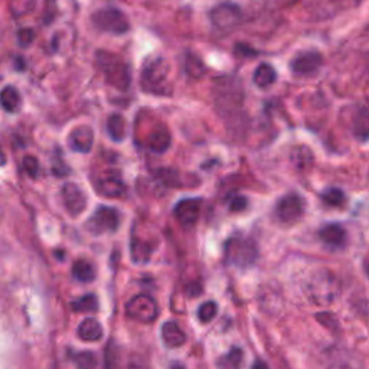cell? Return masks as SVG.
<instances>
[{
    "label": "cell",
    "mask_w": 369,
    "mask_h": 369,
    "mask_svg": "<svg viewBox=\"0 0 369 369\" xmlns=\"http://www.w3.org/2000/svg\"><path fill=\"white\" fill-rule=\"evenodd\" d=\"M97 64L100 69L104 72L108 84L123 91L129 90L132 83V75L130 68L125 61L107 51H100L97 54Z\"/></svg>",
    "instance_id": "1"
},
{
    "label": "cell",
    "mask_w": 369,
    "mask_h": 369,
    "mask_svg": "<svg viewBox=\"0 0 369 369\" xmlns=\"http://www.w3.org/2000/svg\"><path fill=\"white\" fill-rule=\"evenodd\" d=\"M225 260L228 264L239 267V268H249L254 266V263L259 259V249L257 244L245 237H232L225 242Z\"/></svg>",
    "instance_id": "2"
},
{
    "label": "cell",
    "mask_w": 369,
    "mask_h": 369,
    "mask_svg": "<svg viewBox=\"0 0 369 369\" xmlns=\"http://www.w3.org/2000/svg\"><path fill=\"white\" fill-rule=\"evenodd\" d=\"M214 93L217 107L221 111H235L241 108L244 103V89L239 83V79L232 75L220 78L215 84Z\"/></svg>",
    "instance_id": "3"
},
{
    "label": "cell",
    "mask_w": 369,
    "mask_h": 369,
    "mask_svg": "<svg viewBox=\"0 0 369 369\" xmlns=\"http://www.w3.org/2000/svg\"><path fill=\"white\" fill-rule=\"evenodd\" d=\"M93 23L97 29L113 35H123L130 29L127 16L114 8L97 11L93 15Z\"/></svg>",
    "instance_id": "4"
},
{
    "label": "cell",
    "mask_w": 369,
    "mask_h": 369,
    "mask_svg": "<svg viewBox=\"0 0 369 369\" xmlns=\"http://www.w3.org/2000/svg\"><path fill=\"white\" fill-rule=\"evenodd\" d=\"M210 21L220 32H229L242 22V11L235 4H221L210 11Z\"/></svg>",
    "instance_id": "5"
},
{
    "label": "cell",
    "mask_w": 369,
    "mask_h": 369,
    "mask_svg": "<svg viewBox=\"0 0 369 369\" xmlns=\"http://www.w3.org/2000/svg\"><path fill=\"white\" fill-rule=\"evenodd\" d=\"M120 225V214L117 210L110 207H100L94 215L89 220L87 228L94 235L104 232H114Z\"/></svg>",
    "instance_id": "6"
},
{
    "label": "cell",
    "mask_w": 369,
    "mask_h": 369,
    "mask_svg": "<svg viewBox=\"0 0 369 369\" xmlns=\"http://www.w3.org/2000/svg\"><path fill=\"white\" fill-rule=\"evenodd\" d=\"M305 212V200L296 195L290 193L281 198L276 207L277 218L284 224H295L302 218Z\"/></svg>",
    "instance_id": "7"
},
{
    "label": "cell",
    "mask_w": 369,
    "mask_h": 369,
    "mask_svg": "<svg viewBox=\"0 0 369 369\" xmlns=\"http://www.w3.org/2000/svg\"><path fill=\"white\" fill-rule=\"evenodd\" d=\"M126 313L133 320L150 323L157 317V305L150 296L139 295L127 303Z\"/></svg>",
    "instance_id": "8"
},
{
    "label": "cell",
    "mask_w": 369,
    "mask_h": 369,
    "mask_svg": "<svg viewBox=\"0 0 369 369\" xmlns=\"http://www.w3.org/2000/svg\"><path fill=\"white\" fill-rule=\"evenodd\" d=\"M168 71H169V67L165 59L157 58V59L150 61L143 69V76H142L143 87L147 91L156 93L154 89H160L161 84L165 83Z\"/></svg>",
    "instance_id": "9"
},
{
    "label": "cell",
    "mask_w": 369,
    "mask_h": 369,
    "mask_svg": "<svg viewBox=\"0 0 369 369\" xmlns=\"http://www.w3.org/2000/svg\"><path fill=\"white\" fill-rule=\"evenodd\" d=\"M200 205H202L200 199H196V198L183 199L176 203V207L174 210V215L183 228H192L199 218Z\"/></svg>",
    "instance_id": "10"
},
{
    "label": "cell",
    "mask_w": 369,
    "mask_h": 369,
    "mask_svg": "<svg viewBox=\"0 0 369 369\" xmlns=\"http://www.w3.org/2000/svg\"><path fill=\"white\" fill-rule=\"evenodd\" d=\"M62 200H64V205L67 211L76 217L79 215L81 212H83L87 207V198L84 195V192L81 191L76 185L74 183H67L62 186Z\"/></svg>",
    "instance_id": "11"
},
{
    "label": "cell",
    "mask_w": 369,
    "mask_h": 369,
    "mask_svg": "<svg viewBox=\"0 0 369 369\" xmlns=\"http://www.w3.org/2000/svg\"><path fill=\"white\" fill-rule=\"evenodd\" d=\"M323 64V57L317 51H307L299 54L292 61V71L297 75H312L319 71Z\"/></svg>",
    "instance_id": "12"
},
{
    "label": "cell",
    "mask_w": 369,
    "mask_h": 369,
    "mask_svg": "<svg viewBox=\"0 0 369 369\" xmlns=\"http://www.w3.org/2000/svg\"><path fill=\"white\" fill-rule=\"evenodd\" d=\"M68 142L72 150L79 153H89L94 143V132L87 126H81L72 130V133L68 137Z\"/></svg>",
    "instance_id": "13"
},
{
    "label": "cell",
    "mask_w": 369,
    "mask_h": 369,
    "mask_svg": "<svg viewBox=\"0 0 369 369\" xmlns=\"http://www.w3.org/2000/svg\"><path fill=\"white\" fill-rule=\"evenodd\" d=\"M319 237L320 239L326 244L329 245L332 249H341L346 244L348 235L346 231L342 225L339 224H327L324 225L320 231H319Z\"/></svg>",
    "instance_id": "14"
},
{
    "label": "cell",
    "mask_w": 369,
    "mask_h": 369,
    "mask_svg": "<svg viewBox=\"0 0 369 369\" xmlns=\"http://www.w3.org/2000/svg\"><path fill=\"white\" fill-rule=\"evenodd\" d=\"M160 334H161L163 344H165V346H168L169 349L181 348L186 342L185 332L181 329L176 322H172V320L163 323Z\"/></svg>",
    "instance_id": "15"
},
{
    "label": "cell",
    "mask_w": 369,
    "mask_h": 369,
    "mask_svg": "<svg viewBox=\"0 0 369 369\" xmlns=\"http://www.w3.org/2000/svg\"><path fill=\"white\" fill-rule=\"evenodd\" d=\"M78 338L86 342H97L103 338V327L97 319H84L78 326Z\"/></svg>",
    "instance_id": "16"
},
{
    "label": "cell",
    "mask_w": 369,
    "mask_h": 369,
    "mask_svg": "<svg viewBox=\"0 0 369 369\" xmlns=\"http://www.w3.org/2000/svg\"><path fill=\"white\" fill-rule=\"evenodd\" d=\"M97 189L101 195L107 196V198H120L125 195V183L121 182L120 178L115 176H104L103 179L98 181Z\"/></svg>",
    "instance_id": "17"
},
{
    "label": "cell",
    "mask_w": 369,
    "mask_h": 369,
    "mask_svg": "<svg viewBox=\"0 0 369 369\" xmlns=\"http://www.w3.org/2000/svg\"><path fill=\"white\" fill-rule=\"evenodd\" d=\"M277 79V72L276 69L270 65V64H260L253 75V81L254 84L259 89H268L270 86H273Z\"/></svg>",
    "instance_id": "18"
},
{
    "label": "cell",
    "mask_w": 369,
    "mask_h": 369,
    "mask_svg": "<svg viewBox=\"0 0 369 369\" xmlns=\"http://www.w3.org/2000/svg\"><path fill=\"white\" fill-rule=\"evenodd\" d=\"M171 143H172V136L166 129L154 130L149 139L150 150L157 154L165 153L171 147Z\"/></svg>",
    "instance_id": "19"
},
{
    "label": "cell",
    "mask_w": 369,
    "mask_h": 369,
    "mask_svg": "<svg viewBox=\"0 0 369 369\" xmlns=\"http://www.w3.org/2000/svg\"><path fill=\"white\" fill-rule=\"evenodd\" d=\"M353 136L359 142L369 140V108H361L353 118Z\"/></svg>",
    "instance_id": "20"
},
{
    "label": "cell",
    "mask_w": 369,
    "mask_h": 369,
    "mask_svg": "<svg viewBox=\"0 0 369 369\" xmlns=\"http://www.w3.org/2000/svg\"><path fill=\"white\" fill-rule=\"evenodd\" d=\"M107 133L114 142H123L126 137L127 129H126V120L120 114H113L107 120Z\"/></svg>",
    "instance_id": "21"
},
{
    "label": "cell",
    "mask_w": 369,
    "mask_h": 369,
    "mask_svg": "<svg viewBox=\"0 0 369 369\" xmlns=\"http://www.w3.org/2000/svg\"><path fill=\"white\" fill-rule=\"evenodd\" d=\"M96 274V267L89 260H76L72 266V276L81 283L94 281Z\"/></svg>",
    "instance_id": "22"
},
{
    "label": "cell",
    "mask_w": 369,
    "mask_h": 369,
    "mask_svg": "<svg viewBox=\"0 0 369 369\" xmlns=\"http://www.w3.org/2000/svg\"><path fill=\"white\" fill-rule=\"evenodd\" d=\"M0 98H2V107L5 111L8 113H15L19 110L21 104H22V97L21 93L13 87V86H6L2 90V94H0Z\"/></svg>",
    "instance_id": "23"
},
{
    "label": "cell",
    "mask_w": 369,
    "mask_h": 369,
    "mask_svg": "<svg viewBox=\"0 0 369 369\" xmlns=\"http://www.w3.org/2000/svg\"><path fill=\"white\" fill-rule=\"evenodd\" d=\"M244 363V352L239 348H232L227 355L217 362L218 369H241Z\"/></svg>",
    "instance_id": "24"
},
{
    "label": "cell",
    "mask_w": 369,
    "mask_h": 369,
    "mask_svg": "<svg viewBox=\"0 0 369 369\" xmlns=\"http://www.w3.org/2000/svg\"><path fill=\"white\" fill-rule=\"evenodd\" d=\"M71 309L78 313H90L98 310V300L96 295H87L71 303Z\"/></svg>",
    "instance_id": "25"
},
{
    "label": "cell",
    "mask_w": 369,
    "mask_h": 369,
    "mask_svg": "<svg viewBox=\"0 0 369 369\" xmlns=\"http://www.w3.org/2000/svg\"><path fill=\"white\" fill-rule=\"evenodd\" d=\"M71 359L76 369H96L97 366V356L93 352L72 353Z\"/></svg>",
    "instance_id": "26"
},
{
    "label": "cell",
    "mask_w": 369,
    "mask_h": 369,
    "mask_svg": "<svg viewBox=\"0 0 369 369\" xmlns=\"http://www.w3.org/2000/svg\"><path fill=\"white\" fill-rule=\"evenodd\" d=\"M185 71L192 76V78H199L203 75V72L207 71L205 69L203 62L200 61L199 57H195L192 54H188L186 61H185Z\"/></svg>",
    "instance_id": "27"
},
{
    "label": "cell",
    "mask_w": 369,
    "mask_h": 369,
    "mask_svg": "<svg viewBox=\"0 0 369 369\" xmlns=\"http://www.w3.org/2000/svg\"><path fill=\"white\" fill-rule=\"evenodd\" d=\"M322 199L326 205H329V207H341V205L345 203V193L338 189V188H331V189H326L322 195Z\"/></svg>",
    "instance_id": "28"
},
{
    "label": "cell",
    "mask_w": 369,
    "mask_h": 369,
    "mask_svg": "<svg viewBox=\"0 0 369 369\" xmlns=\"http://www.w3.org/2000/svg\"><path fill=\"white\" fill-rule=\"evenodd\" d=\"M132 253H133V260L136 263H146V261H149L152 250L147 244H144L142 241H133Z\"/></svg>",
    "instance_id": "29"
},
{
    "label": "cell",
    "mask_w": 369,
    "mask_h": 369,
    "mask_svg": "<svg viewBox=\"0 0 369 369\" xmlns=\"http://www.w3.org/2000/svg\"><path fill=\"white\" fill-rule=\"evenodd\" d=\"M217 312H218L217 303L207 302V303L200 305V307L198 310V317L202 323H210L217 316Z\"/></svg>",
    "instance_id": "30"
},
{
    "label": "cell",
    "mask_w": 369,
    "mask_h": 369,
    "mask_svg": "<svg viewBox=\"0 0 369 369\" xmlns=\"http://www.w3.org/2000/svg\"><path fill=\"white\" fill-rule=\"evenodd\" d=\"M22 166H23V171L28 176H30L32 179H36L39 176V171H40V166H39V161L36 157L28 154L23 157V161H22Z\"/></svg>",
    "instance_id": "31"
},
{
    "label": "cell",
    "mask_w": 369,
    "mask_h": 369,
    "mask_svg": "<svg viewBox=\"0 0 369 369\" xmlns=\"http://www.w3.org/2000/svg\"><path fill=\"white\" fill-rule=\"evenodd\" d=\"M33 5H35V0H12V2H11V11L16 16L25 15V13L32 11Z\"/></svg>",
    "instance_id": "32"
},
{
    "label": "cell",
    "mask_w": 369,
    "mask_h": 369,
    "mask_svg": "<svg viewBox=\"0 0 369 369\" xmlns=\"http://www.w3.org/2000/svg\"><path fill=\"white\" fill-rule=\"evenodd\" d=\"M35 39V32L30 28H22L18 32V40L21 47H29Z\"/></svg>",
    "instance_id": "33"
},
{
    "label": "cell",
    "mask_w": 369,
    "mask_h": 369,
    "mask_svg": "<svg viewBox=\"0 0 369 369\" xmlns=\"http://www.w3.org/2000/svg\"><path fill=\"white\" fill-rule=\"evenodd\" d=\"M247 205H249L247 198H244V196H235V198L231 199L229 210H231L232 212H241V211H244L245 208H247Z\"/></svg>",
    "instance_id": "34"
},
{
    "label": "cell",
    "mask_w": 369,
    "mask_h": 369,
    "mask_svg": "<svg viewBox=\"0 0 369 369\" xmlns=\"http://www.w3.org/2000/svg\"><path fill=\"white\" fill-rule=\"evenodd\" d=\"M251 369H270V368H268V365H267L266 362H263L261 359H257V361L253 363Z\"/></svg>",
    "instance_id": "35"
},
{
    "label": "cell",
    "mask_w": 369,
    "mask_h": 369,
    "mask_svg": "<svg viewBox=\"0 0 369 369\" xmlns=\"http://www.w3.org/2000/svg\"><path fill=\"white\" fill-rule=\"evenodd\" d=\"M171 369H185V366H182V365H179V363H175Z\"/></svg>",
    "instance_id": "36"
}]
</instances>
